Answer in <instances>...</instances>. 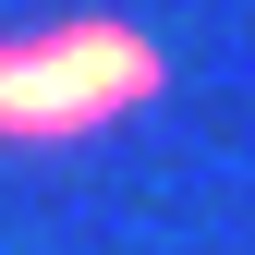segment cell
<instances>
[{
    "label": "cell",
    "instance_id": "1",
    "mask_svg": "<svg viewBox=\"0 0 255 255\" xmlns=\"http://www.w3.org/2000/svg\"><path fill=\"white\" fill-rule=\"evenodd\" d=\"M170 98V49L122 12H61L0 37V146H98Z\"/></svg>",
    "mask_w": 255,
    "mask_h": 255
}]
</instances>
